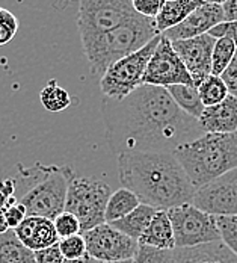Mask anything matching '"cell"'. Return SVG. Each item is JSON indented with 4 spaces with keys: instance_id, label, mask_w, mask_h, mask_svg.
Listing matches in <instances>:
<instances>
[{
    "instance_id": "6da1fadb",
    "label": "cell",
    "mask_w": 237,
    "mask_h": 263,
    "mask_svg": "<svg viewBox=\"0 0 237 263\" xmlns=\"http://www.w3.org/2000/svg\"><path fill=\"white\" fill-rule=\"evenodd\" d=\"M102 114L115 155L174 153L204 135L198 120L183 112L163 86L142 83L124 99L105 97Z\"/></svg>"
},
{
    "instance_id": "7a4b0ae2",
    "label": "cell",
    "mask_w": 237,
    "mask_h": 263,
    "mask_svg": "<svg viewBox=\"0 0 237 263\" xmlns=\"http://www.w3.org/2000/svg\"><path fill=\"white\" fill-rule=\"evenodd\" d=\"M118 179L142 204L169 211L193 201L196 189L174 153L118 155Z\"/></svg>"
},
{
    "instance_id": "3957f363",
    "label": "cell",
    "mask_w": 237,
    "mask_h": 263,
    "mask_svg": "<svg viewBox=\"0 0 237 263\" xmlns=\"http://www.w3.org/2000/svg\"><path fill=\"white\" fill-rule=\"evenodd\" d=\"M17 170L15 197L26 208L27 216H43L53 221L65 211L68 186L76 176L71 166L36 162L32 166L18 163Z\"/></svg>"
},
{
    "instance_id": "277c9868",
    "label": "cell",
    "mask_w": 237,
    "mask_h": 263,
    "mask_svg": "<svg viewBox=\"0 0 237 263\" xmlns=\"http://www.w3.org/2000/svg\"><path fill=\"white\" fill-rule=\"evenodd\" d=\"M195 189L237 168L236 133H204L174 152Z\"/></svg>"
},
{
    "instance_id": "5b68a950",
    "label": "cell",
    "mask_w": 237,
    "mask_h": 263,
    "mask_svg": "<svg viewBox=\"0 0 237 263\" xmlns=\"http://www.w3.org/2000/svg\"><path fill=\"white\" fill-rule=\"evenodd\" d=\"M157 35L160 33L154 18L136 14L113 30L83 41L82 47L91 73L102 78L112 64L141 50Z\"/></svg>"
},
{
    "instance_id": "8992f818",
    "label": "cell",
    "mask_w": 237,
    "mask_h": 263,
    "mask_svg": "<svg viewBox=\"0 0 237 263\" xmlns=\"http://www.w3.org/2000/svg\"><path fill=\"white\" fill-rule=\"evenodd\" d=\"M110 197L109 184L94 177L74 176L68 186L65 211L80 221L82 233L106 222V206Z\"/></svg>"
},
{
    "instance_id": "52a82bcc",
    "label": "cell",
    "mask_w": 237,
    "mask_h": 263,
    "mask_svg": "<svg viewBox=\"0 0 237 263\" xmlns=\"http://www.w3.org/2000/svg\"><path fill=\"white\" fill-rule=\"evenodd\" d=\"M162 40V33L153 38L141 50L112 64L100 78V89L105 97L124 99L144 83L147 65Z\"/></svg>"
},
{
    "instance_id": "ba28073f",
    "label": "cell",
    "mask_w": 237,
    "mask_h": 263,
    "mask_svg": "<svg viewBox=\"0 0 237 263\" xmlns=\"http://www.w3.org/2000/svg\"><path fill=\"white\" fill-rule=\"evenodd\" d=\"M136 14L132 0H80L77 17L80 40L83 43L110 32Z\"/></svg>"
},
{
    "instance_id": "9c48e42d",
    "label": "cell",
    "mask_w": 237,
    "mask_h": 263,
    "mask_svg": "<svg viewBox=\"0 0 237 263\" xmlns=\"http://www.w3.org/2000/svg\"><path fill=\"white\" fill-rule=\"evenodd\" d=\"M166 212L172 224L175 248H192L221 240L214 215L198 209L192 203Z\"/></svg>"
},
{
    "instance_id": "30bf717a",
    "label": "cell",
    "mask_w": 237,
    "mask_h": 263,
    "mask_svg": "<svg viewBox=\"0 0 237 263\" xmlns=\"http://www.w3.org/2000/svg\"><path fill=\"white\" fill-rule=\"evenodd\" d=\"M82 235L85 237L86 253L92 259L102 262H120L134 259L139 248L137 240L121 233L107 222Z\"/></svg>"
},
{
    "instance_id": "8fae6325",
    "label": "cell",
    "mask_w": 237,
    "mask_h": 263,
    "mask_svg": "<svg viewBox=\"0 0 237 263\" xmlns=\"http://www.w3.org/2000/svg\"><path fill=\"white\" fill-rule=\"evenodd\" d=\"M144 83L163 88L171 85H193L192 76L189 74L180 56L174 50L172 43L163 35L147 65Z\"/></svg>"
},
{
    "instance_id": "7c38bea8",
    "label": "cell",
    "mask_w": 237,
    "mask_h": 263,
    "mask_svg": "<svg viewBox=\"0 0 237 263\" xmlns=\"http://www.w3.org/2000/svg\"><path fill=\"white\" fill-rule=\"evenodd\" d=\"M192 204L214 216H237V168L196 189Z\"/></svg>"
},
{
    "instance_id": "4fadbf2b",
    "label": "cell",
    "mask_w": 237,
    "mask_h": 263,
    "mask_svg": "<svg viewBox=\"0 0 237 263\" xmlns=\"http://www.w3.org/2000/svg\"><path fill=\"white\" fill-rule=\"evenodd\" d=\"M214 43L216 40L209 33L172 43L174 50L180 56L196 88L211 74V53Z\"/></svg>"
},
{
    "instance_id": "5bb4252c",
    "label": "cell",
    "mask_w": 237,
    "mask_h": 263,
    "mask_svg": "<svg viewBox=\"0 0 237 263\" xmlns=\"http://www.w3.org/2000/svg\"><path fill=\"white\" fill-rule=\"evenodd\" d=\"M222 22H225L222 6L204 3L200 8H196L185 22L165 30L162 35L166 40H169L171 43L180 41V40H189V38H195V36L209 33L213 27L218 26Z\"/></svg>"
},
{
    "instance_id": "9a60e30c",
    "label": "cell",
    "mask_w": 237,
    "mask_h": 263,
    "mask_svg": "<svg viewBox=\"0 0 237 263\" xmlns=\"http://www.w3.org/2000/svg\"><path fill=\"white\" fill-rule=\"evenodd\" d=\"M15 235L33 253L59 242L53 221L43 216H26V219L15 229Z\"/></svg>"
},
{
    "instance_id": "2e32d148",
    "label": "cell",
    "mask_w": 237,
    "mask_h": 263,
    "mask_svg": "<svg viewBox=\"0 0 237 263\" xmlns=\"http://www.w3.org/2000/svg\"><path fill=\"white\" fill-rule=\"evenodd\" d=\"M198 123L204 133H236L237 99L228 96L224 102L206 107Z\"/></svg>"
},
{
    "instance_id": "e0dca14e",
    "label": "cell",
    "mask_w": 237,
    "mask_h": 263,
    "mask_svg": "<svg viewBox=\"0 0 237 263\" xmlns=\"http://www.w3.org/2000/svg\"><path fill=\"white\" fill-rule=\"evenodd\" d=\"M174 263H237V256L218 240L192 248H175Z\"/></svg>"
},
{
    "instance_id": "ac0fdd59",
    "label": "cell",
    "mask_w": 237,
    "mask_h": 263,
    "mask_svg": "<svg viewBox=\"0 0 237 263\" xmlns=\"http://www.w3.org/2000/svg\"><path fill=\"white\" fill-rule=\"evenodd\" d=\"M141 245L154 247L159 250H175V239L171 219L166 211H157L139 239Z\"/></svg>"
},
{
    "instance_id": "d6986e66",
    "label": "cell",
    "mask_w": 237,
    "mask_h": 263,
    "mask_svg": "<svg viewBox=\"0 0 237 263\" xmlns=\"http://www.w3.org/2000/svg\"><path fill=\"white\" fill-rule=\"evenodd\" d=\"M201 5H204L203 0H169L163 5L162 11L154 18L159 33H163L165 30L180 25L186 18Z\"/></svg>"
},
{
    "instance_id": "ffe728a7",
    "label": "cell",
    "mask_w": 237,
    "mask_h": 263,
    "mask_svg": "<svg viewBox=\"0 0 237 263\" xmlns=\"http://www.w3.org/2000/svg\"><path fill=\"white\" fill-rule=\"evenodd\" d=\"M156 212H157L156 208H151L148 204L141 203L134 211L130 212L129 215H126L124 218H121L118 221L110 222V226L113 229L120 230L121 233H124V235H127L129 237L139 242V239L144 235V232L147 230V227L151 222Z\"/></svg>"
},
{
    "instance_id": "44dd1931",
    "label": "cell",
    "mask_w": 237,
    "mask_h": 263,
    "mask_svg": "<svg viewBox=\"0 0 237 263\" xmlns=\"http://www.w3.org/2000/svg\"><path fill=\"white\" fill-rule=\"evenodd\" d=\"M0 263H35V253L15 235L8 230L0 235Z\"/></svg>"
},
{
    "instance_id": "7402d4cb",
    "label": "cell",
    "mask_w": 237,
    "mask_h": 263,
    "mask_svg": "<svg viewBox=\"0 0 237 263\" xmlns=\"http://www.w3.org/2000/svg\"><path fill=\"white\" fill-rule=\"evenodd\" d=\"M141 204L139 198L133 194L130 189L127 187H120L113 194H110L107 206H106V222L110 224L113 221H118L129 215L137 206Z\"/></svg>"
},
{
    "instance_id": "603a6c76",
    "label": "cell",
    "mask_w": 237,
    "mask_h": 263,
    "mask_svg": "<svg viewBox=\"0 0 237 263\" xmlns=\"http://www.w3.org/2000/svg\"><path fill=\"white\" fill-rule=\"evenodd\" d=\"M177 106L193 118H200L206 106L203 105L200 92L193 85H171L166 88Z\"/></svg>"
},
{
    "instance_id": "cb8c5ba5",
    "label": "cell",
    "mask_w": 237,
    "mask_h": 263,
    "mask_svg": "<svg viewBox=\"0 0 237 263\" xmlns=\"http://www.w3.org/2000/svg\"><path fill=\"white\" fill-rule=\"evenodd\" d=\"M40 100H41V105L44 106V109L52 114L62 112L71 105V97H70L68 91L65 88L59 86L56 80H50L41 89Z\"/></svg>"
},
{
    "instance_id": "d4e9b609",
    "label": "cell",
    "mask_w": 237,
    "mask_h": 263,
    "mask_svg": "<svg viewBox=\"0 0 237 263\" xmlns=\"http://www.w3.org/2000/svg\"><path fill=\"white\" fill-rule=\"evenodd\" d=\"M196 89L200 92L203 105L206 106V107L218 105V103L224 102L230 96L224 80L221 79V76H214V74L207 76L206 79L198 85Z\"/></svg>"
},
{
    "instance_id": "484cf974",
    "label": "cell",
    "mask_w": 237,
    "mask_h": 263,
    "mask_svg": "<svg viewBox=\"0 0 237 263\" xmlns=\"http://www.w3.org/2000/svg\"><path fill=\"white\" fill-rule=\"evenodd\" d=\"M236 52L237 47L230 38H218L211 53V74L221 76L233 61Z\"/></svg>"
},
{
    "instance_id": "4316f807",
    "label": "cell",
    "mask_w": 237,
    "mask_h": 263,
    "mask_svg": "<svg viewBox=\"0 0 237 263\" xmlns=\"http://www.w3.org/2000/svg\"><path fill=\"white\" fill-rule=\"evenodd\" d=\"M134 263H174V250H159L139 243Z\"/></svg>"
},
{
    "instance_id": "83f0119b",
    "label": "cell",
    "mask_w": 237,
    "mask_h": 263,
    "mask_svg": "<svg viewBox=\"0 0 237 263\" xmlns=\"http://www.w3.org/2000/svg\"><path fill=\"white\" fill-rule=\"evenodd\" d=\"M54 229L59 239L64 237L74 236V235H82V226L80 221L70 212L64 211L62 213H59L54 219H53Z\"/></svg>"
},
{
    "instance_id": "f1b7e54d",
    "label": "cell",
    "mask_w": 237,
    "mask_h": 263,
    "mask_svg": "<svg viewBox=\"0 0 237 263\" xmlns=\"http://www.w3.org/2000/svg\"><path fill=\"white\" fill-rule=\"evenodd\" d=\"M221 240L237 256V216H216Z\"/></svg>"
},
{
    "instance_id": "f546056e",
    "label": "cell",
    "mask_w": 237,
    "mask_h": 263,
    "mask_svg": "<svg viewBox=\"0 0 237 263\" xmlns=\"http://www.w3.org/2000/svg\"><path fill=\"white\" fill-rule=\"evenodd\" d=\"M57 245L64 259H79L88 254L83 235H74V236L59 239Z\"/></svg>"
},
{
    "instance_id": "4dcf8cb0",
    "label": "cell",
    "mask_w": 237,
    "mask_h": 263,
    "mask_svg": "<svg viewBox=\"0 0 237 263\" xmlns=\"http://www.w3.org/2000/svg\"><path fill=\"white\" fill-rule=\"evenodd\" d=\"M17 30H18L17 17L11 11L0 8V46H5L9 41H12Z\"/></svg>"
},
{
    "instance_id": "1f68e13d",
    "label": "cell",
    "mask_w": 237,
    "mask_h": 263,
    "mask_svg": "<svg viewBox=\"0 0 237 263\" xmlns=\"http://www.w3.org/2000/svg\"><path fill=\"white\" fill-rule=\"evenodd\" d=\"M165 3L166 0H132L134 11L139 15L148 18H156Z\"/></svg>"
},
{
    "instance_id": "d6a6232c",
    "label": "cell",
    "mask_w": 237,
    "mask_h": 263,
    "mask_svg": "<svg viewBox=\"0 0 237 263\" xmlns=\"http://www.w3.org/2000/svg\"><path fill=\"white\" fill-rule=\"evenodd\" d=\"M3 213H5V219H6V224H8L9 230H15L27 216L26 208L18 201L8 206V208H5Z\"/></svg>"
},
{
    "instance_id": "836d02e7",
    "label": "cell",
    "mask_w": 237,
    "mask_h": 263,
    "mask_svg": "<svg viewBox=\"0 0 237 263\" xmlns=\"http://www.w3.org/2000/svg\"><path fill=\"white\" fill-rule=\"evenodd\" d=\"M17 182L15 179H3L0 180V209H5L14 203H17Z\"/></svg>"
},
{
    "instance_id": "e575fe53",
    "label": "cell",
    "mask_w": 237,
    "mask_h": 263,
    "mask_svg": "<svg viewBox=\"0 0 237 263\" xmlns=\"http://www.w3.org/2000/svg\"><path fill=\"white\" fill-rule=\"evenodd\" d=\"M209 35L213 36L214 40L227 36L234 43V46L237 47V22H222L218 26L213 27L209 32Z\"/></svg>"
},
{
    "instance_id": "d590c367",
    "label": "cell",
    "mask_w": 237,
    "mask_h": 263,
    "mask_svg": "<svg viewBox=\"0 0 237 263\" xmlns=\"http://www.w3.org/2000/svg\"><path fill=\"white\" fill-rule=\"evenodd\" d=\"M221 79L224 80L230 96L237 99V52L234 54V58H233V61L230 62V65L221 74Z\"/></svg>"
},
{
    "instance_id": "8d00e7d4",
    "label": "cell",
    "mask_w": 237,
    "mask_h": 263,
    "mask_svg": "<svg viewBox=\"0 0 237 263\" xmlns=\"http://www.w3.org/2000/svg\"><path fill=\"white\" fill-rule=\"evenodd\" d=\"M64 256L59 250V245H53L49 248L35 251V263H62Z\"/></svg>"
},
{
    "instance_id": "74e56055",
    "label": "cell",
    "mask_w": 237,
    "mask_h": 263,
    "mask_svg": "<svg viewBox=\"0 0 237 263\" xmlns=\"http://www.w3.org/2000/svg\"><path fill=\"white\" fill-rule=\"evenodd\" d=\"M225 22H237V0H227L222 5Z\"/></svg>"
},
{
    "instance_id": "f35d334b",
    "label": "cell",
    "mask_w": 237,
    "mask_h": 263,
    "mask_svg": "<svg viewBox=\"0 0 237 263\" xmlns=\"http://www.w3.org/2000/svg\"><path fill=\"white\" fill-rule=\"evenodd\" d=\"M62 263H95V259H92L89 254L79 257V259H64Z\"/></svg>"
},
{
    "instance_id": "ab89813d",
    "label": "cell",
    "mask_w": 237,
    "mask_h": 263,
    "mask_svg": "<svg viewBox=\"0 0 237 263\" xmlns=\"http://www.w3.org/2000/svg\"><path fill=\"white\" fill-rule=\"evenodd\" d=\"M8 230H9V227H8L6 219H5V213H3V209H0V235L8 232Z\"/></svg>"
},
{
    "instance_id": "60d3db41",
    "label": "cell",
    "mask_w": 237,
    "mask_h": 263,
    "mask_svg": "<svg viewBox=\"0 0 237 263\" xmlns=\"http://www.w3.org/2000/svg\"><path fill=\"white\" fill-rule=\"evenodd\" d=\"M203 2H204V3H211V5H221V6H222V5H224V3H225L227 0H203Z\"/></svg>"
},
{
    "instance_id": "b9f144b4",
    "label": "cell",
    "mask_w": 237,
    "mask_h": 263,
    "mask_svg": "<svg viewBox=\"0 0 237 263\" xmlns=\"http://www.w3.org/2000/svg\"><path fill=\"white\" fill-rule=\"evenodd\" d=\"M95 263H134V259H129V260H120V262H102V260H95Z\"/></svg>"
},
{
    "instance_id": "7bdbcfd3",
    "label": "cell",
    "mask_w": 237,
    "mask_h": 263,
    "mask_svg": "<svg viewBox=\"0 0 237 263\" xmlns=\"http://www.w3.org/2000/svg\"><path fill=\"white\" fill-rule=\"evenodd\" d=\"M166 2H169V0H166Z\"/></svg>"
}]
</instances>
